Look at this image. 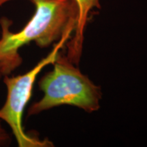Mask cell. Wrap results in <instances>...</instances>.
<instances>
[{
    "label": "cell",
    "instance_id": "cell-1",
    "mask_svg": "<svg viewBox=\"0 0 147 147\" xmlns=\"http://www.w3.org/2000/svg\"><path fill=\"white\" fill-rule=\"evenodd\" d=\"M12 0H0V6ZM35 5V13L19 32L10 28L12 22L6 17L0 19V56L21 65L20 48L35 42L39 47H48L63 35L76 29L78 8L74 0H29Z\"/></svg>",
    "mask_w": 147,
    "mask_h": 147
},
{
    "label": "cell",
    "instance_id": "cell-2",
    "mask_svg": "<svg viewBox=\"0 0 147 147\" xmlns=\"http://www.w3.org/2000/svg\"><path fill=\"white\" fill-rule=\"evenodd\" d=\"M53 65V70L40 80L44 95L29 108V117L62 105L76 106L87 113L100 108V88L82 74L76 65L60 53Z\"/></svg>",
    "mask_w": 147,
    "mask_h": 147
},
{
    "label": "cell",
    "instance_id": "cell-3",
    "mask_svg": "<svg viewBox=\"0 0 147 147\" xmlns=\"http://www.w3.org/2000/svg\"><path fill=\"white\" fill-rule=\"evenodd\" d=\"M71 34V33H67L63 35L51 52L31 70L14 77H4L3 82L7 87L8 93L4 104L0 108V120L4 121L10 127L19 147L53 146V143L48 140H42L25 131L23 115L32 97L37 76L44 67L49 64H53L59 54V51L70 38Z\"/></svg>",
    "mask_w": 147,
    "mask_h": 147
},
{
    "label": "cell",
    "instance_id": "cell-4",
    "mask_svg": "<svg viewBox=\"0 0 147 147\" xmlns=\"http://www.w3.org/2000/svg\"><path fill=\"white\" fill-rule=\"evenodd\" d=\"M78 8V18L74 35L70 41L67 42L68 59L78 65L81 57L84 41V33L90 12L94 8H100V0H74Z\"/></svg>",
    "mask_w": 147,
    "mask_h": 147
},
{
    "label": "cell",
    "instance_id": "cell-5",
    "mask_svg": "<svg viewBox=\"0 0 147 147\" xmlns=\"http://www.w3.org/2000/svg\"><path fill=\"white\" fill-rule=\"evenodd\" d=\"M18 67L14 62L0 56V78L9 74Z\"/></svg>",
    "mask_w": 147,
    "mask_h": 147
},
{
    "label": "cell",
    "instance_id": "cell-6",
    "mask_svg": "<svg viewBox=\"0 0 147 147\" xmlns=\"http://www.w3.org/2000/svg\"><path fill=\"white\" fill-rule=\"evenodd\" d=\"M11 141H12V139H11L10 135L3 127L2 121L0 120V147L9 146Z\"/></svg>",
    "mask_w": 147,
    "mask_h": 147
}]
</instances>
